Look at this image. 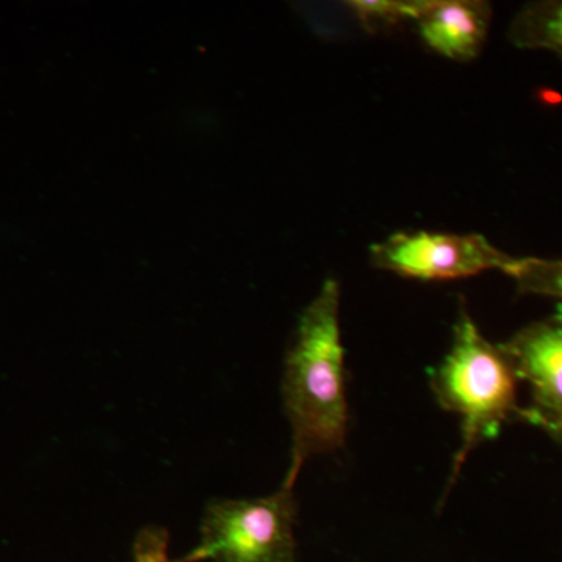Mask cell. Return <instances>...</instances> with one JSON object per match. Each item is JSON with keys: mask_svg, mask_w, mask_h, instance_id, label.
Listing matches in <instances>:
<instances>
[{"mask_svg": "<svg viewBox=\"0 0 562 562\" xmlns=\"http://www.w3.org/2000/svg\"><path fill=\"white\" fill-rule=\"evenodd\" d=\"M339 306L338 281L325 280L299 317L284 358L281 397L292 432L286 483L297 482L310 458L336 452L346 442L349 408Z\"/></svg>", "mask_w": 562, "mask_h": 562, "instance_id": "1", "label": "cell"}, {"mask_svg": "<svg viewBox=\"0 0 562 562\" xmlns=\"http://www.w3.org/2000/svg\"><path fill=\"white\" fill-rule=\"evenodd\" d=\"M517 376L502 346L487 341L464 306L453 327V344L431 376L436 401L461 419V447L454 476L472 450L501 432L522 413L517 406Z\"/></svg>", "mask_w": 562, "mask_h": 562, "instance_id": "2", "label": "cell"}, {"mask_svg": "<svg viewBox=\"0 0 562 562\" xmlns=\"http://www.w3.org/2000/svg\"><path fill=\"white\" fill-rule=\"evenodd\" d=\"M297 502L284 482L268 497L213 498L205 506L201 541L183 562H295Z\"/></svg>", "mask_w": 562, "mask_h": 562, "instance_id": "3", "label": "cell"}, {"mask_svg": "<svg viewBox=\"0 0 562 562\" xmlns=\"http://www.w3.org/2000/svg\"><path fill=\"white\" fill-rule=\"evenodd\" d=\"M376 269L419 280H453L486 271H508L516 258L482 235L395 233L371 247Z\"/></svg>", "mask_w": 562, "mask_h": 562, "instance_id": "4", "label": "cell"}, {"mask_svg": "<svg viewBox=\"0 0 562 562\" xmlns=\"http://www.w3.org/2000/svg\"><path fill=\"white\" fill-rule=\"evenodd\" d=\"M517 380L530 384L532 402L520 416L543 430L562 422V305L501 344Z\"/></svg>", "mask_w": 562, "mask_h": 562, "instance_id": "5", "label": "cell"}, {"mask_svg": "<svg viewBox=\"0 0 562 562\" xmlns=\"http://www.w3.org/2000/svg\"><path fill=\"white\" fill-rule=\"evenodd\" d=\"M490 3L480 0H413L409 21L436 54L454 61L479 57L491 27Z\"/></svg>", "mask_w": 562, "mask_h": 562, "instance_id": "6", "label": "cell"}, {"mask_svg": "<svg viewBox=\"0 0 562 562\" xmlns=\"http://www.w3.org/2000/svg\"><path fill=\"white\" fill-rule=\"evenodd\" d=\"M509 40L520 49L550 50L562 60V0L524 7L512 22Z\"/></svg>", "mask_w": 562, "mask_h": 562, "instance_id": "7", "label": "cell"}, {"mask_svg": "<svg viewBox=\"0 0 562 562\" xmlns=\"http://www.w3.org/2000/svg\"><path fill=\"white\" fill-rule=\"evenodd\" d=\"M506 273L516 280L520 294L546 295L562 301V260L516 258Z\"/></svg>", "mask_w": 562, "mask_h": 562, "instance_id": "8", "label": "cell"}, {"mask_svg": "<svg viewBox=\"0 0 562 562\" xmlns=\"http://www.w3.org/2000/svg\"><path fill=\"white\" fill-rule=\"evenodd\" d=\"M413 0H355L350 10L357 14L366 31L379 32L402 21H409Z\"/></svg>", "mask_w": 562, "mask_h": 562, "instance_id": "9", "label": "cell"}, {"mask_svg": "<svg viewBox=\"0 0 562 562\" xmlns=\"http://www.w3.org/2000/svg\"><path fill=\"white\" fill-rule=\"evenodd\" d=\"M133 562H183L169 557V532L160 525L140 528L133 542Z\"/></svg>", "mask_w": 562, "mask_h": 562, "instance_id": "10", "label": "cell"}, {"mask_svg": "<svg viewBox=\"0 0 562 562\" xmlns=\"http://www.w3.org/2000/svg\"><path fill=\"white\" fill-rule=\"evenodd\" d=\"M550 435L553 436L554 439H557L558 442L562 446V422L560 425H557V427L553 428V430L549 431Z\"/></svg>", "mask_w": 562, "mask_h": 562, "instance_id": "11", "label": "cell"}]
</instances>
